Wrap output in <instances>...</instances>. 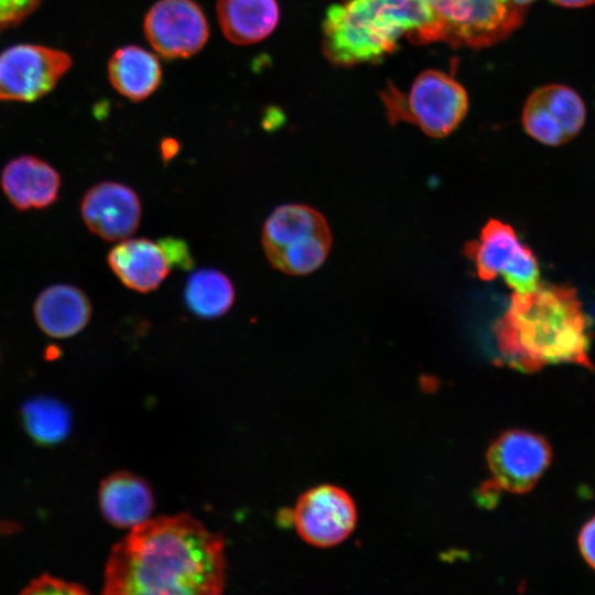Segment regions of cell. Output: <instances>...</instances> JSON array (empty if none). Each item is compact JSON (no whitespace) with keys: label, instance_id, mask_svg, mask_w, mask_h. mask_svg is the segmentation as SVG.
I'll return each instance as SVG.
<instances>
[{"label":"cell","instance_id":"obj_1","mask_svg":"<svg viewBox=\"0 0 595 595\" xmlns=\"http://www.w3.org/2000/svg\"><path fill=\"white\" fill-rule=\"evenodd\" d=\"M225 541L190 513L149 519L116 543L108 595H216L226 586Z\"/></svg>","mask_w":595,"mask_h":595},{"label":"cell","instance_id":"obj_2","mask_svg":"<svg viewBox=\"0 0 595 595\" xmlns=\"http://www.w3.org/2000/svg\"><path fill=\"white\" fill-rule=\"evenodd\" d=\"M494 332L501 356L519 370L555 364L594 370L591 324L571 286L540 282L531 292H513Z\"/></svg>","mask_w":595,"mask_h":595},{"label":"cell","instance_id":"obj_3","mask_svg":"<svg viewBox=\"0 0 595 595\" xmlns=\"http://www.w3.org/2000/svg\"><path fill=\"white\" fill-rule=\"evenodd\" d=\"M323 52L337 66L379 61L407 35L416 44L443 41L428 0H346L326 11Z\"/></svg>","mask_w":595,"mask_h":595},{"label":"cell","instance_id":"obj_4","mask_svg":"<svg viewBox=\"0 0 595 595\" xmlns=\"http://www.w3.org/2000/svg\"><path fill=\"white\" fill-rule=\"evenodd\" d=\"M261 244L274 269L290 275H305L325 262L332 234L325 217L315 208L283 204L266 219Z\"/></svg>","mask_w":595,"mask_h":595},{"label":"cell","instance_id":"obj_5","mask_svg":"<svg viewBox=\"0 0 595 595\" xmlns=\"http://www.w3.org/2000/svg\"><path fill=\"white\" fill-rule=\"evenodd\" d=\"M382 99L390 121L414 123L433 138L452 133L468 108L464 87L453 76L435 69L421 73L407 95L390 86Z\"/></svg>","mask_w":595,"mask_h":595},{"label":"cell","instance_id":"obj_6","mask_svg":"<svg viewBox=\"0 0 595 595\" xmlns=\"http://www.w3.org/2000/svg\"><path fill=\"white\" fill-rule=\"evenodd\" d=\"M439 18L444 42L480 48L504 40L522 22L524 10L510 0H428Z\"/></svg>","mask_w":595,"mask_h":595},{"label":"cell","instance_id":"obj_7","mask_svg":"<svg viewBox=\"0 0 595 595\" xmlns=\"http://www.w3.org/2000/svg\"><path fill=\"white\" fill-rule=\"evenodd\" d=\"M464 251L480 280L490 281L500 274L516 293L531 292L540 284L537 258L506 223L488 220L479 239L467 242Z\"/></svg>","mask_w":595,"mask_h":595},{"label":"cell","instance_id":"obj_8","mask_svg":"<svg viewBox=\"0 0 595 595\" xmlns=\"http://www.w3.org/2000/svg\"><path fill=\"white\" fill-rule=\"evenodd\" d=\"M71 56L40 44H15L0 53V101H33L69 69Z\"/></svg>","mask_w":595,"mask_h":595},{"label":"cell","instance_id":"obj_9","mask_svg":"<svg viewBox=\"0 0 595 595\" xmlns=\"http://www.w3.org/2000/svg\"><path fill=\"white\" fill-rule=\"evenodd\" d=\"M486 461L497 486L508 493L524 494L537 485L550 466L552 450L536 433L510 430L493 442Z\"/></svg>","mask_w":595,"mask_h":595},{"label":"cell","instance_id":"obj_10","mask_svg":"<svg viewBox=\"0 0 595 595\" xmlns=\"http://www.w3.org/2000/svg\"><path fill=\"white\" fill-rule=\"evenodd\" d=\"M296 532L309 544L331 548L346 540L357 522L351 497L342 488L321 485L305 491L292 511Z\"/></svg>","mask_w":595,"mask_h":595},{"label":"cell","instance_id":"obj_11","mask_svg":"<svg viewBox=\"0 0 595 595\" xmlns=\"http://www.w3.org/2000/svg\"><path fill=\"white\" fill-rule=\"evenodd\" d=\"M527 133L542 144L556 147L573 139L583 128L586 108L572 88L550 84L536 89L522 110Z\"/></svg>","mask_w":595,"mask_h":595},{"label":"cell","instance_id":"obj_12","mask_svg":"<svg viewBox=\"0 0 595 595\" xmlns=\"http://www.w3.org/2000/svg\"><path fill=\"white\" fill-rule=\"evenodd\" d=\"M144 33L152 47L166 58L198 52L208 39V24L192 0H160L144 19Z\"/></svg>","mask_w":595,"mask_h":595},{"label":"cell","instance_id":"obj_13","mask_svg":"<svg viewBox=\"0 0 595 595\" xmlns=\"http://www.w3.org/2000/svg\"><path fill=\"white\" fill-rule=\"evenodd\" d=\"M82 218L90 232L106 241H120L136 232L142 207L129 186L105 181L95 184L80 202Z\"/></svg>","mask_w":595,"mask_h":595},{"label":"cell","instance_id":"obj_14","mask_svg":"<svg viewBox=\"0 0 595 595\" xmlns=\"http://www.w3.org/2000/svg\"><path fill=\"white\" fill-rule=\"evenodd\" d=\"M60 173L34 155H20L9 161L1 172V187L19 210L43 209L55 203L61 190Z\"/></svg>","mask_w":595,"mask_h":595},{"label":"cell","instance_id":"obj_15","mask_svg":"<svg viewBox=\"0 0 595 595\" xmlns=\"http://www.w3.org/2000/svg\"><path fill=\"white\" fill-rule=\"evenodd\" d=\"M107 262L125 286L140 293L156 290L172 269L160 244L147 238L120 240Z\"/></svg>","mask_w":595,"mask_h":595},{"label":"cell","instance_id":"obj_16","mask_svg":"<svg viewBox=\"0 0 595 595\" xmlns=\"http://www.w3.org/2000/svg\"><path fill=\"white\" fill-rule=\"evenodd\" d=\"M98 504L107 522L116 528L132 529L150 519L154 497L143 478L121 470L101 482Z\"/></svg>","mask_w":595,"mask_h":595},{"label":"cell","instance_id":"obj_17","mask_svg":"<svg viewBox=\"0 0 595 595\" xmlns=\"http://www.w3.org/2000/svg\"><path fill=\"white\" fill-rule=\"evenodd\" d=\"M91 313V303L86 293L71 284L47 286L34 303L37 326L53 338L76 335L89 323Z\"/></svg>","mask_w":595,"mask_h":595},{"label":"cell","instance_id":"obj_18","mask_svg":"<svg viewBox=\"0 0 595 595\" xmlns=\"http://www.w3.org/2000/svg\"><path fill=\"white\" fill-rule=\"evenodd\" d=\"M217 17L225 36L235 44L259 42L279 20L275 0H219Z\"/></svg>","mask_w":595,"mask_h":595},{"label":"cell","instance_id":"obj_19","mask_svg":"<svg viewBox=\"0 0 595 595\" xmlns=\"http://www.w3.org/2000/svg\"><path fill=\"white\" fill-rule=\"evenodd\" d=\"M161 75L156 57L139 46L121 47L108 62V77L112 87L134 101L150 96L160 85Z\"/></svg>","mask_w":595,"mask_h":595},{"label":"cell","instance_id":"obj_20","mask_svg":"<svg viewBox=\"0 0 595 595\" xmlns=\"http://www.w3.org/2000/svg\"><path fill=\"white\" fill-rule=\"evenodd\" d=\"M184 300L188 310L201 318H217L226 314L235 301L230 279L216 269L194 271L187 279Z\"/></svg>","mask_w":595,"mask_h":595},{"label":"cell","instance_id":"obj_21","mask_svg":"<svg viewBox=\"0 0 595 595\" xmlns=\"http://www.w3.org/2000/svg\"><path fill=\"white\" fill-rule=\"evenodd\" d=\"M21 421L28 435L39 445H55L71 433L72 413L60 400L37 396L21 407Z\"/></svg>","mask_w":595,"mask_h":595},{"label":"cell","instance_id":"obj_22","mask_svg":"<svg viewBox=\"0 0 595 595\" xmlns=\"http://www.w3.org/2000/svg\"><path fill=\"white\" fill-rule=\"evenodd\" d=\"M23 594H86L87 589L78 583L42 574L33 578L22 591Z\"/></svg>","mask_w":595,"mask_h":595},{"label":"cell","instance_id":"obj_23","mask_svg":"<svg viewBox=\"0 0 595 595\" xmlns=\"http://www.w3.org/2000/svg\"><path fill=\"white\" fill-rule=\"evenodd\" d=\"M40 2L41 0H0V32L23 21Z\"/></svg>","mask_w":595,"mask_h":595},{"label":"cell","instance_id":"obj_24","mask_svg":"<svg viewBox=\"0 0 595 595\" xmlns=\"http://www.w3.org/2000/svg\"><path fill=\"white\" fill-rule=\"evenodd\" d=\"M158 242L163 249L171 268L177 267L184 270L193 267L194 260L184 240L175 237H164Z\"/></svg>","mask_w":595,"mask_h":595},{"label":"cell","instance_id":"obj_25","mask_svg":"<svg viewBox=\"0 0 595 595\" xmlns=\"http://www.w3.org/2000/svg\"><path fill=\"white\" fill-rule=\"evenodd\" d=\"M577 543L583 559L595 570V517L583 526Z\"/></svg>","mask_w":595,"mask_h":595},{"label":"cell","instance_id":"obj_26","mask_svg":"<svg viewBox=\"0 0 595 595\" xmlns=\"http://www.w3.org/2000/svg\"><path fill=\"white\" fill-rule=\"evenodd\" d=\"M178 143L175 139L166 138L161 143V152L164 161L171 160L178 151Z\"/></svg>","mask_w":595,"mask_h":595},{"label":"cell","instance_id":"obj_27","mask_svg":"<svg viewBox=\"0 0 595 595\" xmlns=\"http://www.w3.org/2000/svg\"><path fill=\"white\" fill-rule=\"evenodd\" d=\"M553 3L564 8H583L593 4L595 0H551Z\"/></svg>","mask_w":595,"mask_h":595},{"label":"cell","instance_id":"obj_28","mask_svg":"<svg viewBox=\"0 0 595 595\" xmlns=\"http://www.w3.org/2000/svg\"><path fill=\"white\" fill-rule=\"evenodd\" d=\"M510 1L512 2L513 6L524 10L527 6L531 4L536 0H510Z\"/></svg>","mask_w":595,"mask_h":595}]
</instances>
